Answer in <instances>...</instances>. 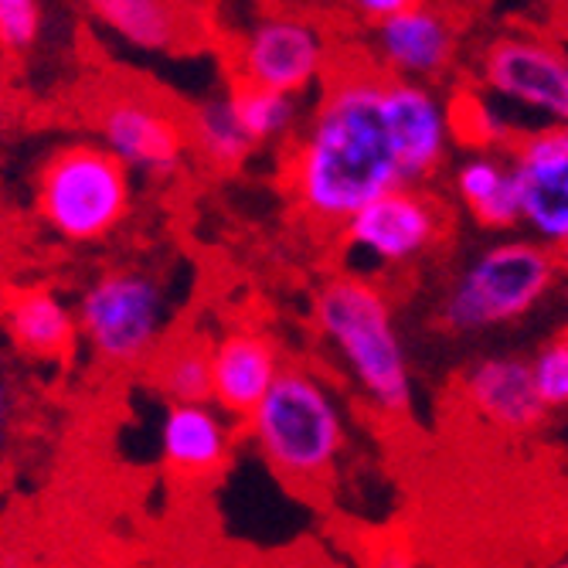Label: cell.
<instances>
[{
    "mask_svg": "<svg viewBox=\"0 0 568 568\" xmlns=\"http://www.w3.org/2000/svg\"><path fill=\"white\" fill-rule=\"evenodd\" d=\"M324 92L286 150V191L317 229L341 225L395 187H423L453 143L446 102L372 62L327 69Z\"/></svg>",
    "mask_w": 568,
    "mask_h": 568,
    "instance_id": "1",
    "label": "cell"
},
{
    "mask_svg": "<svg viewBox=\"0 0 568 568\" xmlns=\"http://www.w3.org/2000/svg\"><path fill=\"white\" fill-rule=\"evenodd\" d=\"M314 324L344 372L378 412L408 416L416 405L412 361L388 293L357 273L331 276L314 296Z\"/></svg>",
    "mask_w": 568,
    "mask_h": 568,
    "instance_id": "2",
    "label": "cell"
},
{
    "mask_svg": "<svg viewBox=\"0 0 568 568\" xmlns=\"http://www.w3.org/2000/svg\"><path fill=\"white\" fill-rule=\"evenodd\" d=\"M248 439L270 467L296 487L324 484L347 446L344 408L334 392L300 365H286L245 419Z\"/></svg>",
    "mask_w": 568,
    "mask_h": 568,
    "instance_id": "3",
    "label": "cell"
},
{
    "mask_svg": "<svg viewBox=\"0 0 568 568\" xmlns=\"http://www.w3.org/2000/svg\"><path fill=\"white\" fill-rule=\"evenodd\" d=\"M558 280V255L535 239L480 248L446 286L436 321L449 334H487L528 317Z\"/></svg>",
    "mask_w": 568,
    "mask_h": 568,
    "instance_id": "4",
    "label": "cell"
},
{
    "mask_svg": "<svg viewBox=\"0 0 568 568\" xmlns=\"http://www.w3.org/2000/svg\"><path fill=\"white\" fill-rule=\"evenodd\" d=\"M34 209L51 235L72 245L106 242L133 209L130 171L99 143L51 150L34 178Z\"/></svg>",
    "mask_w": 568,
    "mask_h": 568,
    "instance_id": "5",
    "label": "cell"
},
{
    "mask_svg": "<svg viewBox=\"0 0 568 568\" xmlns=\"http://www.w3.org/2000/svg\"><path fill=\"white\" fill-rule=\"evenodd\" d=\"M75 321L79 337L102 365L120 372L146 365L168 334V283L143 266L99 270L79 293Z\"/></svg>",
    "mask_w": 568,
    "mask_h": 568,
    "instance_id": "6",
    "label": "cell"
},
{
    "mask_svg": "<svg viewBox=\"0 0 568 568\" xmlns=\"http://www.w3.org/2000/svg\"><path fill=\"white\" fill-rule=\"evenodd\" d=\"M92 126L99 146L143 178L168 181L174 178L187 153V110H174L168 95L143 85H106L92 102Z\"/></svg>",
    "mask_w": 568,
    "mask_h": 568,
    "instance_id": "7",
    "label": "cell"
},
{
    "mask_svg": "<svg viewBox=\"0 0 568 568\" xmlns=\"http://www.w3.org/2000/svg\"><path fill=\"white\" fill-rule=\"evenodd\" d=\"M331 69V44L324 31L300 14H266L255 21L229 55V82L303 95Z\"/></svg>",
    "mask_w": 568,
    "mask_h": 568,
    "instance_id": "8",
    "label": "cell"
},
{
    "mask_svg": "<svg viewBox=\"0 0 568 568\" xmlns=\"http://www.w3.org/2000/svg\"><path fill=\"white\" fill-rule=\"evenodd\" d=\"M446 212L426 187H395L341 225V242L351 255L375 266H405L423 260L443 239Z\"/></svg>",
    "mask_w": 568,
    "mask_h": 568,
    "instance_id": "9",
    "label": "cell"
},
{
    "mask_svg": "<svg viewBox=\"0 0 568 568\" xmlns=\"http://www.w3.org/2000/svg\"><path fill=\"white\" fill-rule=\"evenodd\" d=\"M480 82L497 99L545 116L548 126H568V55L561 48L507 34L484 48Z\"/></svg>",
    "mask_w": 568,
    "mask_h": 568,
    "instance_id": "10",
    "label": "cell"
},
{
    "mask_svg": "<svg viewBox=\"0 0 568 568\" xmlns=\"http://www.w3.org/2000/svg\"><path fill=\"white\" fill-rule=\"evenodd\" d=\"M521 225L545 248L568 252V126H541L507 146Z\"/></svg>",
    "mask_w": 568,
    "mask_h": 568,
    "instance_id": "11",
    "label": "cell"
},
{
    "mask_svg": "<svg viewBox=\"0 0 568 568\" xmlns=\"http://www.w3.org/2000/svg\"><path fill=\"white\" fill-rule=\"evenodd\" d=\"M283 354L263 331L235 327L212 341V405L229 419H248L283 372Z\"/></svg>",
    "mask_w": 568,
    "mask_h": 568,
    "instance_id": "12",
    "label": "cell"
},
{
    "mask_svg": "<svg viewBox=\"0 0 568 568\" xmlns=\"http://www.w3.org/2000/svg\"><path fill=\"white\" fill-rule=\"evenodd\" d=\"M459 385L477 416L504 433H531L548 416L535 392L531 365L525 357H514V354L477 357L474 365L459 375Z\"/></svg>",
    "mask_w": 568,
    "mask_h": 568,
    "instance_id": "13",
    "label": "cell"
},
{
    "mask_svg": "<svg viewBox=\"0 0 568 568\" xmlns=\"http://www.w3.org/2000/svg\"><path fill=\"white\" fill-rule=\"evenodd\" d=\"M375 59L388 75L426 85L449 72L456 59V31L439 11L419 4L375 24Z\"/></svg>",
    "mask_w": 568,
    "mask_h": 568,
    "instance_id": "14",
    "label": "cell"
},
{
    "mask_svg": "<svg viewBox=\"0 0 568 568\" xmlns=\"http://www.w3.org/2000/svg\"><path fill=\"white\" fill-rule=\"evenodd\" d=\"M235 429L212 402L168 405L161 419V459L181 480L215 477L232 456Z\"/></svg>",
    "mask_w": 568,
    "mask_h": 568,
    "instance_id": "15",
    "label": "cell"
},
{
    "mask_svg": "<svg viewBox=\"0 0 568 568\" xmlns=\"http://www.w3.org/2000/svg\"><path fill=\"white\" fill-rule=\"evenodd\" d=\"M0 331L8 344L31 361H65L79 341L75 306L51 286H21L4 300Z\"/></svg>",
    "mask_w": 568,
    "mask_h": 568,
    "instance_id": "16",
    "label": "cell"
},
{
    "mask_svg": "<svg viewBox=\"0 0 568 568\" xmlns=\"http://www.w3.org/2000/svg\"><path fill=\"white\" fill-rule=\"evenodd\" d=\"M89 18L136 51H187L201 24L187 0H82Z\"/></svg>",
    "mask_w": 568,
    "mask_h": 568,
    "instance_id": "17",
    "label": "cell"
},
{
    "mask_svg": "<svg viewBox=\"0 0 568 568\" xmlns=\"http://www.w3.org/2000/svg\"><path fill=\"white\" fill-rule=\"evenodd\" d=\"M456 197L467 204L480 229H514L521 225V194L514 181L510 161L494 150L470 153L453 174Z\"/></svg>",
    "mask_w": 568,
    "mask_h": 568,
    "instance_id": "18",
    "label": "cell"
},
{
    "mask_svg": "<svg viewBox=\"0 0 568 568\" xmlns=\"http://www.w3.org/2000/svg\"><path fill=\"white\" fill-rule=\"evenodd\" d=\"M150 375L168 405L212 402V341L184 334L150 357Z\"/></svg>",
    "mask_w": 568,
    "mask_h": 568,
    "instance_id": "19",
    "label": "cell"
},
{
    "mask_svg": "<svg viewBox=\"0 0 568 568\" xmlns=\"http://www.w3.org/2000/svg\"><path fill=\"white\" fill-rule=\"evenodd\" d=\"M187 136L191 150L212 168H239L255 150L232 110L229 92H215L187 110Z\"/></svg>",
    "mask_w": 568,
    "mask_h": 568,
    "instance_id": "20",
    "label": "cell"
},
{
    "mask_svg": "<svg viewBox=\"0 0 568 568\" xmlns=\"http://www.w3.org/2000/svg\"><path fill=\"white\" fill-rule=\"evenodd\" d=\"M225 92L232 99V110H235L245 136L252 140V146L280 143L300 130V102L293 95L252 89V85H239V82H229Z\"/></svg>",
    "mask_w": 568,
    "mask_h": 568,
    "instance_id": "21",
    "label": "cell"
},
{
    "mask_svg": "<svg viewBox=\"0 0 568 568\" xmlns=\"http://www.w3.org/2000/svg\"><path fill=\"white\" fill-rule=\"evenodd\" d=\"M528 365L545 412H568V331L545 341Z\"/></svg>",
    "mask_w": 568,
    "mask_h": 568,
    "instance_id": "22",
    "label": "cell"
},
{
    "mask_svg": "<svg viewBox=\"0 0 568 568\" xmlns=\"http://www.w3.org/2000/svg\"><path fill=\"white\" fill-rule=\"evenodd\" d=\"M44 14L38 0H0V48L24 55L41 38Z\"/></svg>",
    "mask_w": 568,
    "mask_h": 568,
    "instance_id": "23",
    "label": "cell"
},
{
    "mask_svg": "<svg viewBox=\"0 0 568 568\" xmlns=\"http://www.w3.org/2000/svg\"><path fill=\"white\" fill-rule=\"evenodd\" d=\"M21 423H24V392H21V382L11 368V361L0 354V470H4L8 459L14 456Z\"/></svg>",
    "mask_w": 568,
    "mask_h": 568,
    "instance_id": "24",
    "label": "cell"
},
{
    "mask_svg": "<svg viewBox=\"0 0 568 568\" xmlns=\"http://www.w3.org/2000/svg\"><path fill=\"white\" fill-rule=\"evenodd\" d=\"M368 568H419V558L408 541L388 538L375 545V551L368 555Z\"/></svg>",
    "mask_w": 568,
    "mask_h": 568,
    "instance_id": "25",
    "label": "cell"
},
{
    "mask_svg": "<svg viewBox=\"0 0 568 568\" xmlns=\"http://www.w3.org/2000/svg\"><path fill=\"white\" fill-rule=\"evenodd\" d=\"M419 4H423V0H351V8L365 21H372V24L398 18V14H405L412 8H419Z\"/></svg>",
    "mask_w": 568,
    "mask_h": 568,
    "instance_id": "26",
    "label": "cell"
},
{
    "mask_svg": "<svg viewBox=\"0 0 568 568\" xmlns=\"http://www.w3.org/2000/svg\"><path fill=\"white\" fill-rule=\"evenodd\" d=\"M8 130H11V95H8L4 79H0V143H4Z\"/></svg>",
    "mask_w": 568,
    "mask_h": 568,
    "instance_id": "27",
    "label": "cell"
},
{
    "mask_svg": "<svg viewBox=\"0 0 568 568\" xmlns=\"http://www.w3.org/2000/svg\"><path fill=\"white\" fill-rule=\"evenodd\" d=\"M551 568H568V555H565V558H558V561H555Z\"/></svg>",
    "mask_w": 568,
    "mask_h": 568,
    "instance_id": "28",
    "label": "cell"
}]
</instances>
